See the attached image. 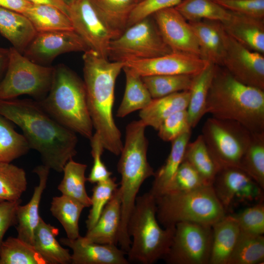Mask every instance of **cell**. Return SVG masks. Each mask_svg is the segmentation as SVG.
Listing matches in <instances>:
<instances>
[{
    "mask_svg": "<svg viewBox=\"0 0 264 264\" xmlns=\"http://www.w3.org/2000/svg\"><path fill=\"white\" fill-rule=\"evenodd\" d=\"M146 127L140 119L127 125L125 141L117 165L118 172L121 176L118 187L121 216L118 243L125 251L129 250L131 244L127 224L137 194L145 180L154 175L147 159L148 143L145 135Z\"/></svg>",
    "mask_w": 264,
    "mask_h": 264,
    "instance_id": "277c9868",
    "label": "cell"
},
{
    "mask_svg": "<svg viewBox=\"0 0 264 264\" xmlns=\"http://www.w3.org/2000/svg\"><path fill=\"white\" fill-rule=\"evenodd\" d=\"M206 185L208 184L196 170L188 162L183 160L174 177L161 194L186 192Z\"/></svg>",
    "mask_w": 264,
    "mask_h": 264,
    "instance_id": "7bdbcfd3",
    "label": "cell"
},
{
    "mask_svg": "<svg viewBox=\"0 0 264 264\" xmlns=\"http://www.w3.org/2000/svg\"><path fill=\"white\" fill-rule=\"evenodd\" d=\"M191 132H185L171 142V151L166 161L154 172V180L150 190L154 196L163 192L182 162Z\"/></svg>",
    "mask_w": 264,
    "mask_h": 264,
    "instance_id": "4dcf8cb0",
    "label": "cell"
},
{
    "mask_svg": "<svg viewBox=\"0 0 264 264\" xmlns=\"http://www.w3.org/2000/svg\"><path fill=\"white\" fill-rule=\"evenodd\" d=\"M25 171L11 163L0 162V202L21 199L27 188Z\"/></svg>",
    "mask_w": 264,
    "mask_h": 264,
    "instance_id": "f35d334b",
    "label": "cell"
},
{
    "mask_svg": "<svg viewBox=\"0 0 264 264\" xmlns=\"http://www.w3.org/2000/svg\"><path fill=\"white\" fill-rule=\"evenodd\" d=\"M34 4L49 5L57 7L67 14V4L64 0H26ZM68 15V14H67Z\"/></svg>",
    "mask_w": 264,
    "mask_h": 264,
    "instance_id": "816d5d0a",
    "label": "cell"
},
{
    "mask_svg": "<svg viewBox=\"0 0 264 264\" xmlns=\"http://www.w3.org/2000/svg\"><path fill=\"white\" fill-rule=\"evenodd\" d=\"M239 168L264 189V132L252 133Z\"/></svg>",
    "mask_w": 264,
    "mask_h": 264,
    "instance_id": "74e56055",
    "label": "cell"
},
{
    "mask_svg": "<svg viewBox=\"0 0 264 264\" xmlns=\"http://www.w3.org/2000/svg\"><path fill=\"white\" fill-rule=\"evenodd\" d=\"M98 14L115 36L127 28L137 0H90ZM115 39V38H114Z\"/></svg>",
    "mask_w": 264,
    "mask_h": 264,
    "instance_id": "4316f807",
    "label": "cell"
},
{
    "mask_svg": "<svg viewBox=\"0 0 264 264\" xmlns=\"http://www.w3.org/2000/svg\"><path fill=\"white\" fill-rule=\"evenodd\" d=\"M212 226L193 222L175 225L169 251L164 259L169 264H209Z\"/></svg>",
    "mask_w": 264,
    "mask_h": 264,
    "instance_id": "8fae6325",
    "label": "cell"
},
{
    "mask_svg": "<svg viewBox=\"0 0 264 264\" xmlns=\"http://www.w3.org/2000/svg\"><path fill=\"white\" fill-rule=\"evenodd\" d=\"M0 264H46L33 245L10 237L0 247Z\"/></svg>",
    "mask_w": 264,
    "mask_h": 264,
    "instance_id": "8d00e7d4",
    "label": "cell"
},
{
    "mask_svg": "<svg viewBox=\"0 0 264 264\" xmlns=\"http://www.w3.org/2000/svg\"><path fill=\"white\" fill-rule=\"evenodd\" d=\"M64 0L67 3L70 0Z\"/></svg>",
    "mask_w": 264,
    "mask_h": 264,
    "instance_id": "db71d44e",
    "label": "cell"
},
{
    "mask_svg": "<svg viewBox=\"0 0 264 264\" xmlns=\"http://www.w3.org/2000/svg\"><path fill=\"white\" fill-rule=\"evenodd\" d=\"M8 121L0 114V162L11 163L30 149L23 135L17 132Z\"/></svg>",
    "mask_w": 264,
    "mask_h": 264,
    "instance_id": "60d3db41",
    "label": "cell"
},
{
    "mask_svg": "<svg viewBox=\"0 0 264 264\" xmlns=\"http://www.w3.org/2000/svg\"><path fill=\"white\" fill-rule=\"evenodd\" d=\"M9 49L7 67L0 82V100L15 99L28 95L41 101L47 94L54 67L36 64L13 47Z\"/></svg>",
    "mask_w": 264,
    "mask_h": 264,
    "instance_id": "ba28073f",
    "label": "cell"
},
{
    "mask_svg": "<svg viewBox=\"0 0 264 264\" xmlns=\"http://www.w3.org/2000/svg\"><path fill=\"white\" fill-rule=\"evenodd\" d=\"M155 198L157 219L164 228L181 222L212 226L226 214L212 185L186 192L164 193Z\"/></svg>",
    "mask_w": 264,
    "mask_h": 264,
    "instance_id": "52a82bcc",
    "label": "cell"
},
{
    "mask_svg": "<svg viewBox=\"0 0 264 264\" xmlns=\"http://www.w3.org/2000/svg\"><path fill=\"white\" fill-rule=\"evenodd\" d=\"M213 0L231 12L264 19V0Z\"/></svg>",
    "mask_w": 264,
    "mask_h": 264,
    "instance_id": "7dc6e473",
    "label": "cell"
},
{
    "mask_svg": "<svg viewBox=\"0 0 264 264\" xmlns=\"http://www.w3.org/2000/svg\"><path fill=\"white\" fill-rule=\"evenodd\" d=\"M83 60V81L93 127L104 149L119 155L123 144L113 118V108L116 80L124 63L109 61L91 49L84 52Z\"/></svg>",
    "mask_w": 264,
    "mask_h": 264,
    "instance_id": "7a4b0ae2",
    "label": "cell"
},
{
    "mask_svg": "<svg viewBox=\"0 0 264 264\" xmlns=\"http://www.w3.org/2000/svg\"><path fill=\"white\" fill-rule=\"evenodd\" d=\"M190 98L189 90L173 93L153 99L144 109L140 110V120L146 127L158 130L162 122L172 114L186 110Z\"/></svg>",
    "mask_w": 264,
    "mask_h": 264,
    "instance_id": "cb8c5ba5",
    "label": "cell"
},
{
    "mask_svg": "<svg viewBox=\"0 0 264 264\" xmlns=\"http://www.w3.org/2000/svg\"><path fill=\"white\" fill-rule=\"evenodd\" d=\"M21 202V199L0 202V247L6 231L11 226L16 225V211Z\"/></svg>",
    "mask_w": 264,
    "mask_h": 264,
    "instance_id": "681fc988",
    "label": "cell"
},
{
    "mask_svg": "<svg viewBox=\"0 0 264 264\" xmlns=\"http://www.w3.org/2000/svg\"><path fill=\"white\" fill-rule=\"evenodd\" d=\"M195 75L187 74L142 76V79L153 99L189 90Z\"/></svg>",
    "mask_w": 264,
    "mask_h": 264,
    "instance_id": "ab89813d",
    "label": "cell"
},
{
    "mask_svg": "<svg viewBox=\"0 0 264 264\" xmlns=\"http://www.w3.org/2000/svg\"><path fill=\"white\" fill-rule=\"evenodd\" d=\"M31 4L26 0H0V7L22 14Z\"/></svg>",
    "mask_w": 264,
    "mask_h": 264,
    "instance_id": "f907efd6",
    "label": "cell"
},
{
    "mask_svg": "<svg viewBox=\"0 0 264 264\" xmlns=\"http://www.w3.org/2000/svg\"><path fill=\"white\" fill-rule=\"evenodd\" d=\"M0 33L23 54L37 32L23 14L0 7Z\"/></svg>",
    "mask_w": 264,
    "mask_h": 264,
    "instance_id": "d4e9b609",
    "label": "cell"
},
{
    "mask_svg": "<svg viewBox=\"0 0 264 264\" xmlns=\"http://www.w3.org/2000/svg\"><path fill=\"white\" fill-rule=\"evenodd\" d=\"M0 114L22 131L30 149L37 151L43 165L63 172L77 154L76 133L63 126L34 99L0 100Z\"/></svg>",
    "mask_w": 264,
    "mask_h": 264,
    "instance_id": "6da1fadb",
    "label": "cell"
},
{
    "mask_svg": "<svg viewBox=\"0 0 264 264\" xmlns=\"http://www.w3.org/2000/svg\"><path fill=\"white\" fill-rule=\"evenodd\" d=\"M121 202L118 187L104 208L96 223L80 236L85 243L116 244L118 243L121 222Z\"/></svg>",
    "mask_w": 264,
    "mask_h": 264,
    "instance_id": "ffe728a7",
    "label": "cell"
},
{
    "mask_svg": "<svg viewBox=\"0 0 264 264\" xmlns=\"http://www.w3.org/2000/svg\"><path fill=\"white\" fill-rule=\"evenodd\" d=\"M175 7L188 22L207 20L221 22L231 15V12L213 0H182Z\"/></svg>",
    "mask_w": 264,
    "mask_h": 264,
    "instance_id": "e575fe53",
    "label": "cell"
},
{
    "mask_svg": "<svg viewBox=\"0 0 264 264\" xmlns=\"http://www.w3.org/2000/svg\"><path fill=\"white\" fill-rule=\"evenodd\" d=\"M89 49L74 30L37 33L25 49L23 55L31 61L43 66L60 54L85 52Z\"/></svg>",
    "mask_w": 264,
    "mask_h": 264,
    "instance_id": "9a60e30c",
    "label": "cell"
},
{
    "mask_svg": "<svg viewBox=\"0 0 264 264\" xmlns=\"http://www.w3.org/2000/svg\"><path fill=\"white\" fill-rule=\"evenodd\" d=\"M23 14L37 33L74 30L68 15L53 6L32 4Z\"/></svg>",
    "mask_w": 264,
    "mask_h": 264,
    "instance_id": "83f0119b",
    "label": "cell"
},
{
    "mask_svg": "<svg viewBox=\"0 0 264 264\" xmlns=\"http://www.w3.org/2000/svg\"><path fill=\"white\" fill-rule=\"evenodd\" d=\"M123 70L126 76L124 96L117 111L116 116L123 118L132 112L145 108L153 98L141 76L124 66Z\"/></svg>",
    "mask_w": 264,
    "mask_h": 264,
    "instance_id": "f1b7e54d",
    "label": "cell"
},
{
    "mask_svg": "<svg viewBox=\"0 0 264 264\" xmlns=\"http://www.w3.org/2000/svg\"><path fill=\"white\" fill-rule=\"evenodd\" d=\"M57 121L89 140L93 135L84 81L68 67H54L51 86L46 96L38 101Z\"/></svg>",
    "mask_w": 264,
    "mask_h": 264,
    "instance_id": "5b68a950",
    "label": "cell"
},
{
    "mask_svg": "<svg viewBox=\"0 0 264 264\" xmlns=\"http://www.w3.org/2000/svg\"><path fill=\"white\" fill-rule=\"evenodd\" d=\"M85 208L79 201L62 195L53 198L50 210L63 226L67 238L76 239L80 236L79 220Z\"/></svg>",
    "mask_w": 264,
    "mask_h": 264,
    "instance_id": "d6a6232c",
    "label": "cell"
},
{
    "mask_svg": "<svg viewBox=\"0 0 264 264\" xmlns=\"http://www.w3.org/2000/svg\"><path fill=\"white\" fill-rule=\"evenodd\" d=\"M181 0H143L138 2L132 10L128 21L127 27L146 17L152 16L158 11L175 7Z\"/></svg>",
    "mask_w": 264,
    "mask_h": 264,
    "instance_id": "c3c4849f",
    "label": "cell"
},
{
    "mask_svg": "<svg viewBox=\"0 0 264 264\" xmlns=\"http://www.w3.org/2000/svg\"><path fill=\"white\" fill-rule=\"evenodd\" d=\"M212 228L209 264H227L240 234L238 222L233 215L226 214Z\"/></svg>",
    "mask_w": 264,
    "mask_h": 264,
    "instance_id": "7402d4cb",
    "label": "cell"
},
{
    "mask_svg": "<svg viewBox=\"0 0 264 264\" xmlns=\"http://www.w3.org/2000/svg\"><path fill=\"white\" fill-rule=\"evenodd\" d=\"M9 57V49L0 47V82L2 75L6 72Z\"/></svg>",
    "mask_w": 264,
    "mask_h": 264,
    "instance_id": "f5cc1de1",
    "label": "cell"
},
{
    "mask_svg": "<svg viewBox=\"0 0 264 264\" xmlns=\"http://www.w3.org/2000/svg\"><path fill=\"white\" fill-rule=\"evenodd\" d=\"M156 217L154 195L150 191L136 197L127 224L132 237L128 260L142 264H153L163 259L172 243L175 226L162 228Z\"/></svg>",
    "mask_w": 264,
    "mask_h": 264,
    "instance_id": "8992f818",
    "label": "cell"
},
{
    "mask_svg": "<svg viewBox=\"0 0 264 264\" xmlns=\"http://www.w3.org/2000/svg\"><path fill=\"white\" fill-rule=\"evenodd\" d=\"M142 0H137L138 3L141 1H142Z\"/></svg>",
    "mask_w": 264,
    "mask_h": 264,
    "instance_id": "11a10c76",
    "label": "cell"
},
{
    "mask_svg": "<svg viewBox=\"0 0 264 264\" xmlns=\"http://www.w3.org/2000/svg\"><path fill=\"white\" fill-rule=\"evenodd\" d=\"M50 169L44 165L33 170L39 178L30 201L25 205L20 204L16 211V229L19 238L32 245L34 234L41 217L39 209L42 194L46 186Z\"/></svg>",
    "mask_w": 264,
    "mask_h": 264,
    "instance_id": "d6986e66",
    "label": "cell"
},
{
    "mask_svg": "<svg viewBox=\"0 0 264 264\" xmlns=\"http://www.w3.org/2000/svg\"><path fill=\"white\" fill-rule=\"evenodd\" d=\"M89 140L93 162L90 172L87 177V181L94 184L108 179L110 177L112 173L107 169L102 160L101 156L104 148L98 133L95 132Z\"/></svg>",
    "mask_w": 264,
    "mask_h": 264,
    "instance_id": "bcb514c9",
    "label": "cell"
},
{
    "mask_svg": "<svg viewBox=\"0 0 264 264\" xmlns=\"http://www.w3.org/2000/svg\"><path fill=\"white\" fill-rule=\"evenodd\" d=\"M212 186L226 214L240 205L264 199V189L237 167L220 168Z\"/></svg>",
    "mask_w": 264,
    "mask_h": 264,
    "instance_id": "7c38bea8",
    "label": "cell"
},
{
    "mask_svg": "<svg viewBox=\"0 0 264 264\" xmlns=\"http://www.w3.org/2000/svg\"><path fill=\"white\" fill-rule=\"evenodd\" d=\"M206 113L236 121L252 133L264 132V90L246 85L216 65Z\"/></svg>",
    "mask_w": 264,
    "mask_h": 264,
    "instance_id": "3957f363",
    "label": "cell"
},
{
    "mask_svg": "<svg viewBox=\"0 0 264 264\" xmlns=\"http://www.w3.org/2000/svg\"><path fill=\"white\" fill-rule=\"evenodd\" d=\"M87 168L86 164L76 162L73 158L70 159L63 169L64 176L58 186L62 195L79 201L86 208L91 205L90 197L86 189Z\"/></svg>",
    "mask_w": 264,
    "mask_h": 264,
    "instance_id": "1f68e13d",
    "label": "cell"
},
{
    "mask_svg": "<svg viewBox=\"0 0 264 264\" xmlns=\"http://www.w3.org/2000/svg\"><path fill=\"white\" fill-rule=\"evenodd\" d=\"M67 14L74 31L89 49L108 59L110 44L115 38L98 14L90 0H70Z\"/></svg>",
    "mask_w": 264,
    "mask_h": 264,
    "instance_id": "4fadbf2b",
    "label": "cell"
},
{
    "mask_svg": "<svg viewBox=\"0 0 264 264\" xmlns=\"http://www.w3.org/2000/svg\"><path fill=\"white\" fill-rule=\"evenodd\" d=\"M59 229L47 223L41 217L33 237L32 245L46 264L71 263V254L62 247L56 237Z\"/></svg>",
    "mask_w": 264,
    "mask_h": 264,
    "instance_id": "484cf974",
    "label": "cell"
},
{
    "mask_svg": "<svg viewBox=\"0 0 264 264\" xmlns=\"http://www.w3.org/2000/svg\"><path fill=\"white\" fill-rule=\"evenodd\" d=\"M186 110L178 111L166 118L158 128V135L163 141L172 142L181 134L190 132Z\"/></svg>",
    "mask_w": 264,
    "mask_h": 264,
    "instance_id": "f6af8a7d",
    "label": "cell"
},
{
    "mask_svg": "<svg viewBox=\"0 0 264 264\" xmlns=\"http://www.w3.org/2000/svg\"><path fill=\"white\" fill-rule=\"evenodd\" d=\"M264 262V235L241 231L227 264H260Z\"/></svg>",
    "mask_w": 264,
    "mask_h": 264,
    "instance_id": "d590c367",
    "label": "cell"
},
{
    "mask_svg": "<svg viewBox=\"0 0 264 264\" xmlns=\"http://www.w3.org/2000/svg\"><path fill=\"white\" fill-rule=\"evenodd\" d=\"M183 160L188 162L208 185H212L220 169L200 134L188 143Z\"/></svg>",
    "mask_w": 264,
    "mask_h": 264,
    "instance_id": "836d02e7",
    "label": "cell"
},
{
    "mask_svg": "<svg viewBox=\"0 0 264 264\" xmlns=\"http://www.w3.org/2000/svg\"><path fill=\"white\" fill-rule=\"evenodd\" d=\"M221 23L224 31L236 41L264 54V19L231 12L229 18Z\"/></svg>",
    "mask_w": 264,
    "mask_h": 264,
    "instance_id": "44dd1931",
    "label": "cell"
},
{
    "mask_svg": "<svg viewBox=\"0 0 264 264\" xmlns=\"http://www.w3.org/2000/svg\"><path fill=\"white\" fill-rule=\"evenodd\" d=\"M124 63L125 66L142 77L174 74L196 75L211 63L198 56L172 52L156 57L130 60Z\"/></svg>",
    "mask_w": 264,
    "mask_h": 264,
    "instance_id": "e0dca14e",
    "label": "cell"
},
{
    "mask_svg": "<svg viewBox=\"0 0 264 264\" xmlns=\"http://www.w3.org/2000/svg\"><path fill=\"white\" fill-rule=\"evenodd\" d=\"M152 16L172 52L202 58L198 41L189 22L175 7L158 11Z\"/></svg>",
    "mask_w": 264,
    "mask_h": 264,
    "instance_id": "2e32d148",
    "label": "cell"
},
{
    "mask_svg": "<svg viewBox=\"0 0 264 264\" xmlns=\"http://www.w3.org/2000/svg\"><path fill=\"white\" fill-rule=\"evenodd\" d=\"M188 22L198 41L202 58L220 66L224 52L221 22L207 20Z\"/></svg>",
    "mask_w": 264,
    "mask_h": 264,
    "instance_id": "603a6c76",
    "label": "cell"
},
{
    "mask_svg": "<svg viewBox=\"0 0 264 264\" xmlns=\"http://www.w3.org/2000/svg\"><path fill=\"white\" fill-rule=\"evenodd\" d=\"M233 215L237 220L241 232L253 235H264V199Z\"/></svg>",
    "mask_w": 264,
    "mask_h": 264,
    "instance_id": "ee69618b",
    "label": "cell"
},
{
    "mask_svg": "<svg viewBox=\"0 0 264 264\" xmlns=\"http://www.w3.org/2000/svg\"><path fill=\"white\" fill-rule=\"evenodd\" d=\"M216 67V65L210 63L204 70L194 76L189 90L190 98L186 109L192 129L198 124L206 114L207 95Z\"/></svg>",
    "mask_w": 264,
    "mask_h": 264,
    "instance_id": "f546056e",
    "label": "cell"
},
{
    "mask_svg": "<svg viewBox=\"0 0 264 264\" xmlns=\"http://www.w3.org/2000/svg\"><path fill=\"white\" fill-rule=\"evenodd\" d=\"M115 177L98 182L93 187L90 197L91 209L86 221L88 231L96 223L104 208L118 188Z\"/></svg>",
    "mask_w": 264,
    "mask_h": 264,
    "instance_id": "b9f144b4",
    "label": "cell"
},
{
    "mask_svg": "<svg viewBox=\"0 0 264 264\" xmlns=\"http://www.w3.org/2000/svg\"><path fill=\"white\" fill-rule=\"evenodd\" d=\"M76 239L61 238L59 242L72 250V264H129L127 252L116 244L85 243Z\"/></svg>",
    "mask_w": 264,
    "mask_h": 264,
    "instance_id": "ac0fdd59",
    "label": "cell"
},
{
    "mask_svg": "<svg viewBox=\"0 0 264 264\" xmlns=\"http://www.w3.org/2000/svg\"><path fill=\"white\" fill-rule=\"evenodd\" d=\"M252 132L240 123L211 116L204 122L202 137L220 169L239 168Z\"/></svg>",
    "mask_w": 264,
    "mask_h": 264,
    "instance_id": "30bf717a",
    "label": "cell"
},
{
    "mask_svg": "<svg viewBox=\"0 0 264 264\" xmlns=\"http://www.w3.org/2000/svg\"><path fill=\"white\" fill-rule=\"evenodd\" d=\"M172 52L152 16L128 27L110 44L108 59L125 63L152 58Z\"/></svg>",
    "mask_w": 264,
    "mask_h": 264,
    "instance_id": "9c48e42d",
    "label": "cell"
},
{
    "mask_svg": "<svg viewBox=\"0 0 264 264\" xmlns=\"http://www.w3.org/2000/svg\"><path fill=\"white\" fill-rule=\"evenodd\" d=\"M223 41L224 52L220 66L239 82L264 90L263 54L247 48L224 29Z\"/></svg>",
    "mask_w": 264,
    "mask_h": 264,
    "instance_id": "5bb4252c",
    "label": "cell"
}]
</instances>
